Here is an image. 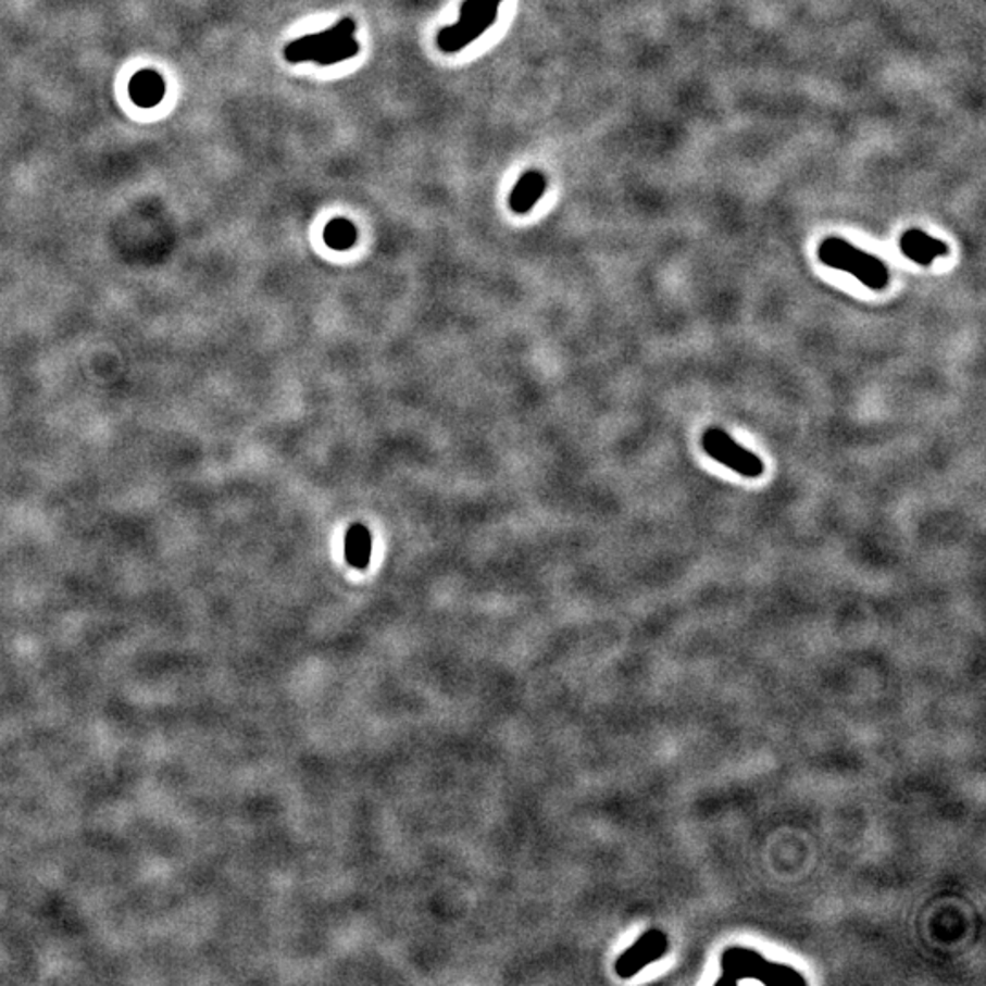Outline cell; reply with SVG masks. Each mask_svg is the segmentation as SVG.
I'll list each match as a JSON object with an SVG mask.
<instances>
[{"label":"cell","instance_id":"cell-1","mask_svg":"<svg viewBox=\"0 0 986 986\" xmlns=\"http://www.w3.org/2000/svg\"><path fill=\"white\" fill-rule=\"evenodd\" d=\"M819 260L824 265L838 269L856 276L861 284L872 291H884L888 287V265L875 254L851 246L850 241L837 236H829L819 247Z\"/></svg>","mask_w":986,"mask_h":986},{"label":"cell","instance_id":"cell-2","mask_svg":"<svg viewBox=\"0 0 986 986\" xmlns=\"http://www.w3.org/2000/svg\"><path fill=\"white\" fill-rule=\"evenodd\" d=\"M701 446L709 457L714 461L729 467L736 474L747 479H757L764 474V461L753 451L746 450L744 446L738 445L727 432L722 428H708L701 437Z\"/></svg>","mask_w":986,"mask_h":986},{"label":"cell","instance_id":"cell-3","mask_svg":"<svg viewBox=\"0 0 986 986\" xmlns=\"http://www.w3.org/2000/svg\"><path fill=\"white\" fill-rule=\"evenodd\" d=\"M354 32H357V23H354L353 18H342L332 29H325V32H320V34L305 35V37L292 40L291 45L286 46L284 58L292 64L313 61L320 52H324L325 48H332V46L340 45L344 40L351 39Z\"/></svg>","mask_w":986,"mask_h":986},{"label":"cell","instance_id":"cell-4","mask_svg":"<svg viewBox=\"0 0 986 986\" xmlns=\"http://www.w3.org/2000/svg\"><path fill=\"white\" fill-rule=\"evenodd\" d=\"M499 4H491L474 17L459 18L455 24L446 26L437 35V45L446 53L461 52L470 42L479 39L486 29L491 28L497 21Z\"/></svg>","mask_w":986,"mask_h":986},{"label":"cell","instance_id":"cell-5","mask_svg":"<svg viewBox=\"0 0 986 986\" xmlns=\"http://www.w3.org/2000/svg\"><path fill=\"white\" fill-rule=\"evenodd\" d=\"M899 247L908 260H912L913 263L923 265V267L932 265L937 258L948 257V252H950L947 241L934 238L919 228H910L902 234Z\"/></svg>","mask_w":986,"mask_h":986},{"label":"cell","instance_id":"cell-6","mask_svg":"<svg viewBox=\"0 0 986 986\" xmlns=\"http://www.w3.org/2000/svg\"><path fill=\"white\" fill-rule=\"evenodd\" d=\"M130 99L141 109H154L165 98V80L154 70H141L128 85Z\"/></svg>","mask_w":986,"mask_h":986},{"label":"cell","instance_id":"cell-7","mask_svg":"<svg viewBox=\"0 0 986 986\" xmlns=\"http://www.w3.org/2000/svg\"><path fill=\"white\" fill-rule=\"evenodd\" d=\"M547 189V177L541 172L528 171L515 183L510 195V207L517 214H526L541 200L542 192Z\"/></svg>","mask_w":986,"mask_h":986},{"label":"cell","instance_id":"cell-8","mask_svg":"<svg viewBox=\"0 0 986 986\" xmlns=\"http://www.w3.org/2000/svg\"><path fill=\"white\" fill-rule=\"evenodd\" d=\"M346 559L349 565L364 571L370 565L371 534L364 525H353L346 536Z\"/></svg>","mask_w":986,"mask_h":986},{"label":"cell","instance_id":"cell-9","mask_svg":"<svg viewBox=\"0 0 986 986\" xmlns=\"http://www.w3.org/2000/svg\"><path fill=\"white\" fill-rule=\"evenodd\" d=\"M357 238H359L357 227L349 220L335 217L325 225L324 241L332 247L333 251H348L357 244Z\"/></svg>","mask_w":986,"mask_h":986},{"label":"cell","instance_id":"cell-10","mask_svg":"<svg viewBox=\"0 0 986 986\" xmlns=\"http://www.w3.org/2000/svg\"><path fill=\"white\" fill-rule=\"evenodd\" d=\"M359 52L360 45L351 37V39L344 40L340 45L325 48L324 52H320L319 55L313 59V63L320 64V66H333V64L344 63V61H348V59L357 58Z\"/></svg>","mask_w":986,"mask_h":986},{"label":"cell","instance_id":"cell-11","mask_svg":"<svg viewBox=\"0 0 986 986\" xmlns=\"http://www.w3.org/2000/svg\"><path fill=\"white\" fill-rule=\"evenodd\" d=\"M502 0H464L459 18L474 17L491 4H501Z\"/></svg>","mask_w":986,"mask_h":986}]
</instances>
